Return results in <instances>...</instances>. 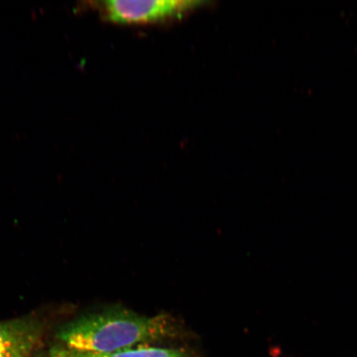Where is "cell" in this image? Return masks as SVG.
Returning <instances> with one entry per match:
<instances>
[{
  "instance_id": "6da1fadb",
  "label": "cell",
  "mask_w": 357,
  "mask_h": 357,
  "mask_svg": "<svg viewBox=\"0 0 357 357\" xmlns=\"http://www.w3.org/2000/svg\"><path fill=\"white\" fill-rule=\"evenodd\" d=\"M172 317H145L124 309L87 315L61 327L57 337L70 350L105 354L176 336Z\"/></svg>"
},
{
  "instance_id": "7a4b0ae2",
  "label": "cell",
  "mask_w": 357,
  "mask_h": 357,
  "mask_svg": "<svg viewBox=\"0 0 357 357\" xmlns=\"http://www.w3.org/2000/svg\"><path fill=\"white\" fill-rule=\"evenodd\" d=\"M91 3L107 21L149 24L180 19L206 2L201 0H108Z\"/></svg>"
},
{
  "instance_id": "3957f363",
  "label": "cell",
  "mask_w": 357,
  "mask_h": 357,
  "mask_svg": "<svg viewBox=\"0 0 357 357\" xmlns=\"http://www.w3.org/2000/svg\"><path fill=\"white\" fill-rule=\"evenodd\" d=\"M44 332L33 317L0 322V357H31Z\"/></svg>"
},
{
  "instance_id": "277c9868",
  "label": "cell",
  "mask_w": 357,
  "mask_h": 357,
  "mask_svg": "<svg viewBox=\"0 0 357 357\" xmlns=\"http://www.w3.org/2000/svg\"><path fill=\"white\" fill-rule=\"evenodd\" d=\"M74 357H185V351L175 348H160L142 346L105 354H93V352H79L71 350Z\"/></svg>"
},
{
  "instance_id": "5b68a950",
  "label": "cell",
  "mask_w": 357,
  "mask_h": 357,
  "mask_svg": "<svg viewBox=\"0 0 357 357\" xmlns=\"http://www.w3.org/2000/svg\"><path fill=\"white\" fill-rule=\"evenodd\" d=\"M41 357H74V355L68 348L63 346H56L52 347L47 354Z\"/></svg>"
}]
</instances>
